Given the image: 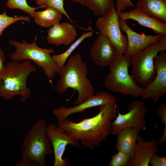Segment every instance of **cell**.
I'll use <instances>...</instances> for the list:
<instances>
[{"label":"cell","mask_w":166,"mask_h":166,"mask_svg":"<svg viewBox=\"0 0 166 166\" xmlns=\"http://www.w3.org/2000/svg\"><path fill=\"white\" fill-rule=\"evenodd\" d=\"M100 106L99 112L93 117L77 122L67 119L57 121L58 126L73 139L92 150L111 134L112 120L116 115V102Z\"/></svg>","instance_id":"1"},{"label":"cell","mask_w":166,"mask_h":166,"mask_svg":"<svg viewBox=\"0 0 166 166\" xmlns=\"http://www.w3.org/2000/svg\"><path fill=\"white\" fill-rule=\"evenodd\" d=\"M60 78L55 88L57 93L63 94L69 88L76 90L78 97L74 104L79 105L94 94L95 88L87 77L88 68L81 55L71 54L60 69Z\"/></svg>","instance_id":"2"},{"label":"cell","mask_w":166,"mask_h":166,"mask_svg":"<svg viewBox=\"0 0 166 166\" xmlns=\"http://www.w3.org/2000/svg\"><path fill=\"white\" fill-rule=\"evenodd\" d=\"M36 70L29 60L7 62L0 73V97L8 100L20 95L21 101L25 103L31 96V90L27 85V79Z\"/></svg>","instance_id":"3"},{"label":"cell","mask_w":166,"mask_h":166,"mask_svg":"<svg viewBox=\"0 0 166 166\" xmlns=\"http://www.w3.org/2000/svg\"><path fill=\"white\" fill-rule=\"evenodd\" d=\"M36 40V36L31 43H28L24 40L20 42L9 40V43L15 48L14 52L10 55V59L18 62L26 60L32 61L42 69L48 79H52L59 73L61 69L51 56V53H53L54 50L39 47L37 45Z\"/></svg>","instance_id":"4"},{"label":"cell","mask_w":166,"mask_h":166,"mask_svg":"<svg viewBox=\"0 0 166 166\" xmlns=\"http://www.w3.org/2000/svg\"><path fill=\"white\" fill-rule=\"evenodd\" d=\"M45 121L40 118L32 125L23 140L22 158L30 161L34 166H44L45 157L53 152L52 145L46 131Z\"/></svg>","instance_id":"5"},{"label":"cell","mask_w":166,"mask_h":166,"mask_svg":"<svg viewBox=\"0 0 166 166\" xmlns=\"http://www.w3.org/2000/svg\"><path fill=\"white\" fill-rule=\"evenodd\" d=\"M132 57L120 55L109 66L110 72L105 78L106 88L113 92L134 97L141 96L144 89L128 72Z\"/></svg>","instance_id":"6"},{"label":"cell","mask_w":166,"mask_h":166,"mask_svg":"<svg viewBox=\"0 0 166 166\" xmlns=\"http://www.w3.org/2000/svg\"><path fill=\"white\" fill-rule=\"evenodd\" d=\"M166 50V35L132 56V76L137 84L146 87L156 74L154 60L158 53Z\"/></svg>","instance_id":"7"},{"label":"cell","mask_w":166,"mask_h":166,"mask_svg":"<svg viewBox=\"0 0 166 166\" xmlns=\"http://www.w3.org/2000/svg\"><path fill=\"white\" fill-rule=\"evenodd\" d=\"M147 108L144 103L138 100L132 101L128 107V112L122 114L118 112L115 119L111 123V134L117 136L122 129L132 127L139 132L146 128L145 117Z\"/></svg>","instance_id":"8"},{"label":"cell","mask_w":166,"mask_h":166,"mask_svg":"<svg viewBox=\"0 0 166 166\" xmlns=\"http://www.w3.org/2000/svg\"><path fill=\"white\" fill-rule=\"evenodd\" d=\"M120 20L119 13L115 7L107 14L98 18L95 25L99 32L107 37L119 54L123 55L127 48L128 39L121 32Z\"/></svg>","instance_id":"9"},{"label":"cell","mask_w":166,"mask_h":166,"mask_svg":"<svg viewBox=\"0 0 166 166\" xmlns=\"http://www.w3.org/2000/svg\"><path fill=\"white\" fill-rule=\"evenodd\" d=\"M156 74L154 80L144 88L141 96L142 99L151 98L155 103L166 93V53L160 52L154 59Z\"/></svg>","instance_id":"10"},{"label":"cell","mask_w":166,"mask_h":166,"mask_svg":"<svg viewBox=\"0 0 166 166\" xmlns=\"http://www.w3.org/2000/svg\"><path fill=\"white\" fill-rule=\"evenodd\" d=\"M46 131L53 148V166H69L68 160L66 158H63L66 147L70 145L79 148L80 146L79 142L73 139L65 132L54 124L46 125Z\"/></svg>","instance_id":"11"},{"label":"cell","mask_w":166,"mask_h":166,"mask_svg":"<svg viewBox=\"0 0 166 166\" xmlns=\"http://www.w3.org/2000/svg\"><path fill=\"white\" fill-rule=\"evenodd\" d=\"M92 61L100 67L109 66L120 55L109 39L99 32L90 49Z\"/></svg>","instance_id":"12"},{"label":"cell","mask_w":166,"mask_h":166,"mask_svg":"<svg viewBox=\"0 0 166 166\" xmlns=\"http://www.w3.org/2000/svg\"><path fill=\"white\" fill-rule=\"evenodd\" d=\"M116 98L113 95L106 92L97 93L82 103L70 107L61 106L53 110V113L57 121L67 119L70 115L83 112L94 107L100 106L111 102H116Z\"/></svg>","instance_id":"13"},{"label":"cell","mask_w":166,"mask_h":166,"mask_svg":"<svg viewBox=\"0 0 166 166\" xmlns=\"http://www.w3.org/2000/svg\"><path fill=\"white\" fill-rule=\"evenodd\" d=\"M120 25L121 31L126 33L128 39L127 48L124 54L130 57L143 50L163 36L159 34L147 35L143 33L138 34L129 27L126 21L121 19Z\"/></svg>","instance_id":"14"},{"label":"cell","mask_w":166,"mask_h":166,"mask_svg":"<svg viewBox=\"0 0 166 166\" xmlns=\"http://www.w3.org/2000/svg\"><path fill=\"white\" fill-rule=\"evenodd\" d=\"M78 35L76 27L67 22L58 23L49 28L46 40L48 43L56 46H67L76 40Z\"/></svg>","instance_id":"15"},{"label":"cell","mask_w":166,"mask_h":166,"mask_svg":"<svg viewBox=\"0 0 166 166\" xmlns=\"http://www.w3.org/2000/svg\"><path fill=\"white\" fill-rule=\"evenodd\" d=\"M120 18L124 20L132 19L143 26L152 29L157 34L166 35V23L157 18L151 17L135 8L119 14Z\"/></svg>","instance_id":"16"},{"label":"cell","mask_w":166,"mask_h":166,"mask_svg":"<svg viewBox=\"0 0 166 166\" xmlns=\"http://www.w3.org/2000/svg\"><path fill=\"white\" fill-rule=\"evenodd\" d=\"M159 143L154 139L144 141L140 137L136 144L134 157L128 166H148L152 156L160 150Z\"/></svg>","instance_id":"17"},{"label":"cell","mask_w":166,"mask_h":166,"mask_svg":"<svg viewBox=\"0 0 166 166\" xmlns=\"http://www.w3.org/2000/svg\"><path fill=\"white\" fill-rule=\"evenodd\" d=\"M139 132L136 129L132 127L121 129L117 135L116 150L124 152L131 158H133L137 141L140 137Z\"/></svg>","instance_id":"18"},{"label":"cell","mask_w":166,"mask_h":166,"mask_svg":"<svg viewBox=\"0 0 166 166\" xmlns=\"http://www.w3.org/2000/svg\"><path fill=\"white\" fill-rule=\"evenodd\" d=\"M136 8L166 23V0H138Z\"/></svg>","instance_id":"19"},{"label":"cell","mask_w":166,"mask_h":166,"mask_svg":"<svg viewBox=\"0 0 166 166\" xmlns=\"http://www.w3.org/2000/svg\"><path fill=\"white\" fill-rule=\"evenodd\" d=\"M62 14L57 10L52 7L44 10L34 12V21L42 27L49 28L60 22L62 18Z\"/></svg>","instance_id":"20"},{"label":"cell","mask_w":166,"mask_h":166,"mask_svg":"<svg viewBox=\"0 0 166 166\" xmlns=\"http://www.w3.org/2000/svg\"><path fill=\"white\" fill-rule=\"evenodd\" d=\"M93 32L83 33L81 36L70 45L69 48L63 53L53 55L52 58L60 68L65 64L67 60L77 47L85 39L93 36Z\"/></svg>","instance_id":"21"},{"label":"cell","mask_w":166,"mask_h":166,"mask_svg":"<svg viewBox=\"0 0 166 166\" xmlns=\"http://www.w3.org/2000/svg\"><path fill=\"white\" fill-rule=\"evenodd\" d=\"M114 0H87L86 6L96 16H103L115 7Z\"/></svg>","instance_id":"22"},{"label":"cell","mask_w":166,"mask_h":166,"mask_svg":"<svg viewBox=\"0 0 166 166\" xmlns=\"http://www.w3.org/2000/svg\"><path fill=\"white\" fill-rule=\"evenodd\" d=\"M6 4L9 9H19L27 13L32 18L36 10L42 8L40 6L34 7L30 6L26 0H7Z\"/></svg>","instance_id":"23"},{"label":"cell","mask_w":166,"mask_h":166,"mask_svg":"<svg viewBox=\"0 0 166 166\" xmlns=\"http://www.w3.org/2000/svg\"><path fill=\"white\" fill-rule=\"evenodd\" d=\"M30 22V18L28 16L22 15L14 17L7 15L5 12L0 14V38L4 30L10 25L19 21Z\"/></svg>","instance_id":"24"},{"label":"cell","mask_w":166,"mask_h":166,"mask_svg":"<svg viewBox=\"0 0 166 166\" xmlns=\"http://www.w3.org/2000/svg\"><path fill=\"white\" fill-rule=\"evenodd\" d=\"M32 0L35 1L36 5L42 8L52 7L57 10L69 20H71L68 13L65 9L63 0Z\"/></svg>","instance_id":"25"},{"label":"cell","mask_w":166,"mask_h":166,"mask_svg":"<svg viewBox=\"0 0 166 166\" xmlns=\"http://www.w3.org/2000/svg\"><path fill=\"white\" fill-rule=\"evenodd\" d=\"M130 156L126 153L118 151L116 154L112 156L108 166H128L130 159Z\"/></svg>","instance_id":"26"},{"label":"cell","mask_w":166,"mask_h":166,"mask_svg":"<svg viewBox=\"0 0 166 166\" xmlns=\"http://www.w3.org/2000/svg\"><path fill=\"white\" fill-rule=\"evenodd\" d=\"M157 109V114L164 126L163 133L158 142L159 144H162L166 141V104H160Z\"/></svg>","instance_id":"27"},{"label":"cell","mask_w":166,"mask_h":166,"mask_svg":"<svg viewBox=\"0 0 166 166\" xmlns=\"http://www.w3.org/2000/svg\"><path fill=\"white\" fill-rule=\"evenodd\" d=\"M116 5L115 9L119 14L124 11L128 7L136 8L131 0H116Z\"/></svg>","instance_id":"28"},{"label":"cell","mask_w":166,"mask_h":166,"mask_svg":"<svg viewBox=\"0 0 166 166\" xmlns=\"http://www.w3.org/2000/svg\"><path fill=\"white\" fill-rule=\"evenodd\" d=\"M149 164L152 166H166V157L160 156L155 154L151 158Z\"/></svg>","instance_id":"29"},{"label":"cell","mask_w":166,"mask_h":166,"mask_svg":"<svg viewBox=\"0 0 166 166\" xmlns=\"http://www.w3.org/2000/svg\"><path fill=\"white\" fill-rule=\"evenodd\" d=\"M5 53L0 46V73L4 69L5 65Z\"/></svg>","instance_id":"30"},{"label":"cell","mask_w":166,"mask_h":166,"mask_svg":"<svg viewBox=\"0 0 166 166\" xmlns=\"http://www.w3.org/2000/svg\"><path fill=\"white\" fill-rule=\"evenodd\" d=\"M72 1L77 2L82 5L84 6H86L87 0H70Z\"/></svg>","instance_id":"31"}]
</instances>
